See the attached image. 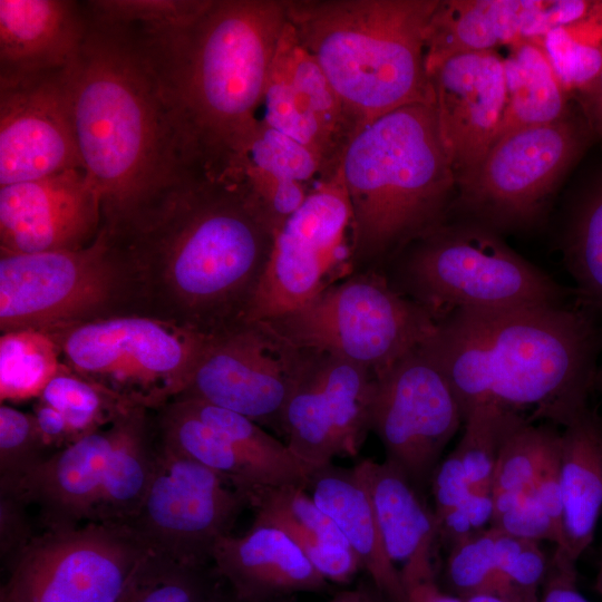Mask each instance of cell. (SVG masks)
Returning a JSON list of instances; mask_svg holds the SVG:
<instances>
[{
  "instance_id": "cell-13",
  "label": "cell",
  "mask_w": 602,
  "mask_h": 602,
  "mask_svg": "<svg viewBox=\"0 0 602 602\" xmlns=\"http://www.w3.org/2000/svg\"><path fill=\"white\" fill-rule=\"evenodd\" d=\"M352 259V211L339 167L275 231L246 322L271 321L301 308L334 284Z\"/></svg>"
},
{
  "instance_id": "cell-6",
  "label": "cell",
  "mask_w": 602,
  "mask_h": 602,
  "mask_svg": "<svg viewBox=\"0 0 602 602\" xmlns=\"http://www.w3.org/2000/svg\"><path fill=\"white\" fill-rule=\"evenodd\" d=\"M340 171L352 211V250L381 260L446 222L456 181L433 104L416 103L362 127Z\"/></svg>"
},
{
  "instance_id": "cell-37",
  "label": "cell",
  "mask_w": 602,
  "mask_h": 602,
  "mask_svg": "<svg viewBox=\"0 0 602 602\" xmlns=\"http://www.w3.org/2000/svg\"><path fill=\"white\" fill-rule=\"evenodd\" d=\"M559 436L560 431L555 428L534 425L527 419L515 426L507 435L501 447L494 473L493 520L516 506L532 489Z\"/></svg>"
},
{
  "instance_id": "cell-31",
  "label": "cell",
  "mask_w": 602,
  "mask_h": 602,
  "mask_svg": "<svg viewBox=\"0 0 602 602\" xmlns=\"http://www.w3.org/2000/svg\"><path fill=\"white\" fill-rule=\"evenodd\" d=\"M146 409L133 407L111 423L114 440L90 522L127 526L143 504L157 463V448L152 446L148 435Z\"/></svg>"
},
{
  "instance_id": "cell-36",
  "label": "cell",
  "mask_w": 602,
  "mask_h": 602,
  "mask_svg": "<svg viewBox=\"0 0 602 602\" xmlns=\"http://www.w3.org/2000/svg\"><path fill=\"white\" fill-rule=\"evenodd\" d=\"M225 585L213 565L183 564L148 551L120 602H222Z\"/></svg>"
},
{
  "instance_id": "cell-29",
  "label": "cell",
  "mask_w": 602,
  "mask_h": 602,
  "mask_svg": "<svg viewBox=\"0 0 602 602\" xmlns=\"http://www.w3.org/2000/svg\"><path fill=\"white\" fill-rule=\"evenodd\" d=\"M542 0H439L427 28V74L445 59L527 40Z\"/></svg>"
},
{
  "instance_id": "cell-5",
  "label": "cell",
  "mask_w": 602,
  "mask_h": 602,
  "mask_svg": "<svg viewBox=\"0 0 602 602\" xmlns=\"http://www.w3.org/2000/svg\"><path fill=\"white\" fill-rule=\"evenodd\" d=\"M288 21L356 132L400 107L434 105L426 39L439 0H284Z\"/></svg>"
},
{
  "instance_id": "cell-48",
  "label": "cell",
  "mask_w": 602,
  "mask_h": 602,
  "mask_svg": "<svg viewBox=\"0 0 602 602\" xmlns=\"http://www.w3.org/2000/svg\"><path fill=\"white\" fill-rule=\"evenodd\" d=\"M16 494L0 495V554L9 566L35 537L26 514V506Z\"/></svg>"
},
{
  "instance_id": "cell-58",
  "label": "cell",
  "mask_w": 602,
  "mask_h": 602,
  "mask_svg": "<svg viewBox=\"0 0 602 602\" xmlns=\"http://www.w3.org/2000/svg\"><path fill=\"white\" fill-rule=\"evenodd\" d=\"M601 389H602V375H601Z\"/></svg>"
},
{
  "instance_id": "cell-23",
  "label": "cell",
  "mask_w": 602,
  "mask_h": 602,
  "mask_svg": "<svg viewBox=\"0 0 602 602\" xmlns=\"http://www.w3.org/2000/svg\"><path fill=\"white\" fill-rule=\"evenodd\" d=\"M88 25L85 2L0 0V89L69 68Z\"/></svg>"
},
{
  "instance_id": "cell-57",
  "label": "cell",
  "mask_w": 602,
  "mask_h": 602,
  "mask_svg": "<svg viewBox=\"0 0 602 602\" xmlns=\"http://www.w3.org/2000/svg\"><path fill=\"white\" fill-rule=\"evenodd\" d=\"M592 129L595 134L602 136V118L595 125H593Z\"/></svg>"
},
{
  "instance_id": "cell-9",
  "label": "cell",
  "mask_w": 602,
  "mask_h": 602,
  "mask_svg": "<svg viewBox=\"0 0 602 602\" xmlns=\"http://www.w3.org/2000/svg\"><path fill=\"white\" fill-rule=\"evenodd\" d=\"M51 337L69 369L134 406L148 408L187 389L214 336L130 313L86 322Z\"/></svg>"
},
{
  "instance_id": "cell-12",
  "label": "cell",
  "mask_w": 602,
  "mask_h": 602,
  "mask_svg": "<svg viewBox=\"0 0 602 602\" xmlns=\"http://www.w3.org/2000/svg\"><path fill=\"white\" fill-rule=\"evenodd\" d=\"M148 550L126 526L89 522L35 536L8 566L7 602H120Z\"/></svg>"
},
{
  "instance_id": "cell-2",
  "label": "cell",
  "mask_w": 602,
  "mask_h": 602,
  "mask_svg": "<svg viewBox=\"0 0 602 602\" xmlns=\"http://www.w3.org/2000/svg\"><path fill=\"white\" fill-rule=\"evenodd\" d=\"M88 19L66 76L80 159L100 194L103 226L114 233L200 173L140 37L128 27Z\"/></svg>"
},
{
  "instance_id": "cell-32",
  "label": "cell",
  "mask_w": 602,
  "mask_h": 602,
  "mask_svg": "<svg viewBox=\"0 0 602 602\" xmlns=\"http://www.w3.org/2000/svg\"><path fill=\"white\" fill-rule=\"evenodd\" d=\"M503 64L506 107L496 140L509 132L554 123L570 114L567 93L537 42L512 45Z\"/></svg>"
},
{
  "instance_id": "cell-43",
  "label": "cell",
  "mask_w": 602,
  "mask_h": 602,
  "mask_svg": "<svg viewBox=\"0 0 602 602\" xmlns=\"http://www.w3.org/2000/svg\"><path fill=\"white\" fill-rule=\"evenodd\" d=\"M445 574L450 593L460 598L483 592L499 593L501 577L495 556L494 527L452 545Z\"/></svg>"
},
{
  "instance_id": "cell-15",
  "label": "cell",
  "mask_w": 602,
  "mask_h": 602,
  "mask_svg": "<svg viewBox=\"0 0 602 602\" xmlns=\"http://www.w3.org/2000/svg\"><path fill=\"white\" fill-rule=\"evenodd\" d=\"M462 424L454 390L423 346L375 375L370 430L421 494Z\"/></svg>"
},
{
  "instance_id": "cell-11",
  "label": "cell",
  "mask_w": 602,
  "mask_h": 602,
  "mask_svg": "<svg viewBox=\"0 0 602 602\" xmlns=\"http://www.w3.org/2000/svg\"><path fill=\"white\" fill-rule=\"evenodd\" d=\"M593 134L584 116L579 119L570 114L505 134L475 173L456 187L452 207L465 214L464 221L496 233L533 223Z\"/></svg>"
},
{
  "instance_id": "cell-24",
  "label": "cell",
  "mask_w": 602,
  "mask_h": 602,
  "mask_svg": "<svg viewBox=\"0 0 602 602\" xmlns=\"http://www.w3.org/2000/svg\"><path fill=\"white\" fill-rule=\"evenodd\" d=\"M113 440V425L76 439L31 468L10 493L38 505L47 530L90 522Z\"/></svg>"
},
{
  "instance_id": "cell-3",
  "label": "cell",
  "mask_w": 602,
  "mask_h": 602,
  "mask_svg": "<svg viewBox=\"0 0 602 602\" xmlns=\"http://www.w3.org/2000/svg\"><path fill=\"white\" fill-rule=\"evenodd\" d=\"M423 347L463 419L491 405L564 426L588 407L598 331L586 309L564 304L462 309L437 321Z\"/></svg>"
},
{
  "instance_id": "cell-26",
  "label": "cell",
  "mask_w": 602,
  "mask_h": 602,
  "mask_svg": "<svg viewBox=\"0 0 602 602\" xmlns=\"http://www.w3.org/2000/svg\"><path fill=\"white\" fill-rule=\"evenodd\" d=\"M369 495L375 517L394 563L400 573L434 575L433 552L438 542L437 521L423 494L394 463L370 458L353 466Z\"/></svg>"
},
{
  "instance_id": "cell-34",
  "label": "cell",
  "mask_w": 602,
  "mask_h": 602,
  "mask_svg": "<svg viewBox=\"0 0 602 602\" xmlns=\"http://www.w3.org/2000/svg\"><path fill=\"white\" fill-rule=\"evenodd\" d=\"M182 398V397H179ZM185 399L195 414L217 430L259 473L265 487L299 485L308 487L313 467L301 460L285 444L259 424L237 412Z\"/></svg>"
},
{
  "instance_id": "cell-4",
  "label": "cell",
  "mask_w": 602,
  "mask_h": 602,
  "mask_svg": "<svg viewBox=\"0 0 602 602\" xmlns=\"http://www.w3.org/2000/svg\"><path fill=\"white\" fill-rule=\"evenodd\" d=\"M284 0H211L190 25L136 31L176 110L195 169L223 179L260 124Z\"/></svg>"
},
{
  "instance_id": "cell-22",
  "label": "cell",
  "mask_w": 602,
  "mask_h": 602,
  "mask_svg": "<svg viewBox=\"0 0 602 602\" xmlns=\"http://www.w3.org/2000/svg\"><path fill=\"white\" fill-rule=\"evenodd\" d=\"M212 565L242 602H285L295 593L331 588L283 530L256 518L245 534L217 540Z\"/></svg>"
},
{
  "instance_id": "cell-28",
  "label": "cell",
  "mask_w": 602,
  "mask_h": 602,
  "mask_svg": "<svg viewBox=\"0 0 602 602\" xmlns=\"http://www.w3.org/2000/svg\"><path fill=\"white\" fill-rule=\"evenodd\" d=\"M563 538L554 552L576 563L591 545L602 509V423L589 406L560 433Z\"/></svg>"
},
{
  "instance_id": "cell-54",
  "label": "cell",
  "mask_w": 602,
  "mask_h": 602,
  "mask_svg": "<svg viewBox=\"0 0 602 602\" xmlns=\"http://www.w3.org/2000/svg\"><path fill=\"white\" fill-rule=\"evenodd\" d=\"M463 599L465 602H517L511 598L491 592L475 593Z\"/></svg>"
},
{
  "instance_id": "cell-46",
  "label": "cell",
  "mask_w": 602,
  "mask_h": 602,
  "mask_svg": "<svg viewBox=\"0 0 602 602\" xmlns=\"http://www.w3.org/2000/svg\"><path fill=\"white\" fill-rule=\"evenodd\" d=\"M491 526L530 541H550L555 547L563 538L562 524L541 503L533 487L516 506L495 517Z\"/></svg>"
},
{
  "instance_id": "cell-30",
  "label": "cell",
  "mask_w": 602,
  "mask_h": 602,
  "mask_svg": "<svg viewBox=\"0 0 602 602\" xmlns=\"http://www.w3.org/2000/svg\"><path fill=\"white\" fill-rule=\"evenodd\" d=\"M249 501L254 518L283 530L329 582L348 583L362 570L334 522L305 487H262L253 492Z\"/></svg>"
},
{
  "instance_id": "cell-1",
  "label": "cell",
  "mask_w": 602,
  "mask_h": 602,
  "mask_svg": "<svg viewBox=\"0 0 602 602\" xmlns=\"http://www.w3.org/2000/svg\"><path fill=\"white\" fill-rule=\"evenodd\" d=\"M111 234L145 314L217 336L246 322L274 230L236 184L192 174Z\"/></svg>"
},
{
  "instance_id": "cell-19",
  "label": "cell",
  "mask_w": 602,
  "mask_h": 602,
  "mask_svg": "<svg viewBox=\"0 0 602 602\" xmlns=\"http://www.w3.org/2000/svg\"><path fill=\"white\" fill-rule=\"evenodd\" d=\"M66 70L0 89V187L84 168Z\"/></svg>"
},
{
  "instance_id": "cell-21",
  "label": "cell",
  "mask_w": 602,
  "mask_h": 602,
  "mask_svg": "<svg viewBox=\"0 0 602 602\" xmlns=\"http://www.w3.org/2000/svg\"><path fill=\"white\" fill-rule=\"evenodd\" d=\"M428 77L440 142L457 187L496 140L506 107L503 58L495 50L456 55L436 65Z\"/></svg>"
},
{
  "instance_id": "cell-40",
  "label": "cell",
  "mask_w": 602,
  "mask_h": 602,
  "mask_svg": "<svg viewBox=\"0 0 602 602\" xmlns=\"http://www.w3.org/2000/svg\"><path fill=\"white\" fill-rule=\"evenodd\" d=\"M39 398L64 415L75 440L100 429L106 423H114L122 414L136 407L79 376L65 363Z\"/></svg>"
},
{
  "instance_id": "cell-14",
  "label": "cell",
  "mask_w": 602,
  "mask_h": 602,
  "mask_svg": "<svg viewBox=\"0 0 602 602\" xmlns=\"http://www.w3.org/2000/svg\"><path fill=\"white\" fill-rule=\"evenodd\" d=\"M247 496L205 466L157 447L155 473L143 504L126 526L152 553L205 565L219 538L231 534Z\"/></svg>"
},
{
  "instance_id": "cell-39",
  "label": "cell",
  "mask_w": 602,
  "mask_h": 602,
  "mask_svg": "<svg viewBox=\"0 0 602 602\" xmlns=\"http://www.w3.org/2000/svg\"><path fill=\"white\" fill-rule=\"evenodd\" d=\"M535 42L567 94L584 89L602 71V1L583 19L557 27Z\"/></svg>"
},
{
  "instance_id": "cell-55",
  "label": "cell",
  "mask_w": 602,
  "mask_h": 602,
  "mask_svg": "<svg viewBox=\"0 0 602 602\" xmlns=\"http://www.w3.org/2000/svg\"><path fill=\"white\" fill-rule=\"evenodd\" d=\"M594 589L599 593V595L602 598V559H601V564H600L599 572L595 579Z\"/></svg>"
},
{
  "instance_id": "cell-10",
  "label": "cell",
  "mask_w": 602,
  "mask_h": 602,
  "mask_svg": "<svg viewBox=\"0 0 602 602\" xmlns=\"http://www.w3.org/2000/svg\"><path fill=\"white\" fill-rule=\"evenodd\" d=\"M299 348L363 366L375 375L423 346L435 319L386 278L359 274L268 321Z\"/></svg>"
},
{
  "instance_id": "cell-33",
  "label": "cell",
  "mask_w": 602,
  "mask_h": 602,
  "mask_svg": "<svg viewBox=\"0 0 602 602\" xmlns=\"http://www.w3.org/2000/svg\"><path fill=\"white\" fill-rule=\"evenodd\" d=\"M161 436V445L213 470L247 498L265 487L259 473L185 399L175 398L165 406Z\"/></svg>"
},
{
  "instance_id": "cell-59",
  "label": "cell",
  "mask_w": 602,
  "mask_h": 602,
  "mask_svg": "<svg viewBox=\"0 0 602 602\" xmlns=\"http://www.w3.org/2000/svg\"><path fill=\"white\" fill-rule=\"evenodd\" d=\"M0 602H7V601H4V600L0 599Z\"/></svg>"
},
{
  "instance_id": "cell-7",
  "label": "cell",
  "mask_w": 602,
  "mask_h": 602,
  "mask_svg": "<svg viewBox=\"0 0 602 602\" xmlns=\"http://www.w3.org/2000/svg\"><path fill=\"white\" fill-rule=\"evenodd\" d=\"M391 284L439 321L456 310L562 305L564 289L468 221L443 223L395 255Z\"/></svg>"
},
{
  "instance_id": "cell-51",
  "label": "cell",
  "mask_w": 602,
  "mask_h": 602,
  "mask_svg": "<svg viewBox=\"0 0 602 602\" xmlns=\"http://www.w3.org/2000/svg\"><path fill=\"white\" fill-rule=\"evenodd\" d=\"M38 436L45 448L62 446L75 441L64 415L56 408L39 400L32 414Z\"/></svg>"
},
{
  "instance_id": "cell-8",
  "label": "cell",
  "mask_w": 602,
  "mask_h": 602,
  "mask_svg": "<svg viewBox=\"0 0 602 602\" xmlns=\"http://www.w3.org/2000/svg\"><path fill=\"white\" fill-rule=\"evenodd\" d=\"M133 309L144 313L136 276L105 226L91 244L76 251L1 252V333L33 329L55 336L86 322L137 313Z\"/></svg>"
},
{
  "instance_id": "cell-56",
  "label": "cell",
  "mask_w": 602,
  "mask_h": 602,
  "mask_svg": "<svg viewBox=\"0 0 602 602\" xmlns=\"http://www.w3.org/2000/svg\"><path fill=\"white\" fill-rule=\"evenodd\" d=\"M222 602H242L240 600H237L233 594L232 592L230 591L229 589V592L227 594L225 595V598L222 600ZM287 602V601H285Z\"/></svg>"
},
{
  "instance_id": "cell-18",
  "label": "cell",
  "mask_w": 602,
  "mask_h": 602,
  "mask_svg": "<svg viewBox=\"0 0 602 602\" xmlns=\"http://www.w3.org/2000/svg\"><path fill=\"white\" fill-rule=\"evenodd\" d=\"M261 107L264 114L260 120L308 148L327 176L338 171L356 132L288 18L269 68Z\"/></svg>"
},
{
  "instance_id": "cell-16",
  "label": "cell",
  "mask_w": 602,
  "mask_h": 602,
  "mask_svg": "<svg viewBox=\"0 0 602 602\" xmlns=\"http://www.w3.org/2000/svg\"><path fill=\"white\" fill-rule=\"evenodd\" d=\"M308 356L268 321L244 322L212 338L179 397L237 412L281 434Z\"/></svg>"
},
{
  "instance_id": "cell-17",
  "label": "cell",
  "mask_w": 602,
  "mask_h": 602,
  "mask_svg": "<svg viewBox=\"0 0 602 602\" xmlns=\"http://www.w3.org/2000/svg\"><path fill=\"white\" fill-rule=\"evenodd\" d=\"M373 386L368 368L309 350L282 416L285 444L313 468L357 456L370 430Z\"/></svg>"
},
{
  "instance_id": "cell-25",
  "label": "cell",
  "mask_w": 602,
  "mask_h": 602,
  "mask_svg": "<svg viewBox=\"0 0 602 602\" xmlns=\"http://www.w3.org/2000/svg\"><path fill=\"white\" fill-rule=\"evenodd\" d=\"M326 175L318 158L262 120L224 181L240 186L275 231Z\"/></svg>"
},
{
  "instance_id": "cell-52",
  "label": "cell",
  "mask_w": 602,
  "mask_h": 602,
  "mask_svg": "<svg viewBox=\"0 0 602 602\" xmlns=\"http://www.w3.org/2000/svg\"><path fill=\"white\" fill-rule=\"evenodd\" d=\"M408 602H465L463 598L443 591L431 576H401Z\"/></svg>"
},
{
  "instance_id": "cell-50",
  "label": "cell",
  "mask_w": 602,
  "mask_h": 602,
  "mask_svg": "<svg viewBox=\"0 0 602 602\" xmlns=\"http://www.w3.org/2000/svg\"><path fill=\"white\" fill-rule=\"evenodd\" d=\"M576 563L553 553L538 602H590L577 588Z\"/></svg>"
},
{
  "instance_id": "cell-41",
  "label": "cell",
  "mask_w": 602,
  "mask_h": 602,
  "mask_svg": "<svg viewBox=\"0 0 602 602\" xmlns=\"http://www.w3.org/2000/svg\"><path fill=\"white\" fill-rule=\"evenodd\" d=\"M526 419L491 405L478 406L465 417L464 434L454 450L462 460L473 493H492L501 447L512 429Z\"/></svg>"
},
{
  "instance_id": "cell-49",
  "label": "cell",
  "mask_w": 602,
  "mask_h": 602,
  "mask_svg": "<svg viewBox=\"0 0 602 602\" xmlns=\"http://www.w3.org/2000/svg\"><path fill=\"white\" fill-rule=\"evenodd\" d=\"M430 489L436 517L456 507L472 495V485L455 450L436 467L430 479Z\"/></svg>"
},
{
  "instance_id": "cell-38",
  "label": "cell",
  "mask_w": 602,
  "mask_h": 602,
  "mask_svg": "<svg viewBox=\"0 0 602 602\" xmlns=\"http://www.w3.org/2000/svg\"><path fill=\"white\" fill-rule=\"evenodd\" d=\"M61 365L59 347L50 334L33 329L1 333V401L40 397Z\"/></svg>"
},
{
  "instance_id": "cell-45",
  "label": "cell",
  "mask_w": 602,
  "mask_h": 602,
  "mask_svg": "<svg viewBox=\"0 0 602 602\" xmlns=\"http://www.w3.org/2000/svg\"><path fill=\"white\" fill-rule=\"evenodd\" d=\"M32 415L8 405L0 407V488L12 491L45 458Z\"/></svg>"
},
{
  "instance_id": "cell-42",
  "label": "cell",
  "mask_w": 602,
  "mask_h": 602,
  "mask_svg": "<svg viewBox=\"0 0 602 602\" xmlns=\"http://www.w3.org/2000/svg\"><path fill=\"white\" fill-rule=\"evenodd\" d=\"M211 0H94L85 6L90 18L159 33L193 22Z\"/></svg>"
},
{
  "instance_id": "cell-53",
  "label": "cell",
  "mask_w": 602,
  "mask_h": 602,
  "mask_svg": "<svg viewBox=\"0 0 602 602\" xmlns=\"http://www.w3.org/2000/svg\"><path fill=\"white\" fill-rule=\"evenodd\" d=\"M575 95L582 114L592 128L602 118V71L588 87Z\"/></svg>"
},
{
  "instance_id": "cell-47",
  "label": "cell",
  "mask_w": 602,
  "mask_h": 602,
  "mask_svg": "<svg viewBox=\"0 0 602 602\" xmlns=\"http://www.w3.org/2000/svg\"><path fill=\"white\" fill-rule=\"evenodd\" d=\"M493 516V494L472 493L466 501L436 517L438 541L449 548L456 542L491 527Z\"/></svg>"
},
{
  "instance_id": "cell-35",
  "label": "cell",
  "mask_w": 602,
  "mask_h": 602,
  "mask_svg": "<svg viewBox=\"0 0 602 602\" xmlns=\"http://www.w3.org/2000/svg\"><path fill=\"white\" fill-rule=\"evenodd\" d=\"M561 247L586 310L602 314V173L575 196Z\"/></svg>"
},
{
  "instance_id": "cell-20",
  "label": "cell",
  "mask_w": 602,
  "mask_h": 602,
  "mask_svg": "<svg viewBox=\"0 0 602 602\" xmlns=\"http://www.w3.org/2000/svg\"><path fill=\"white\" fill-rule=\"evenodd\" d=\"M101 226L100 194L84 168L0 187V252L80 250Z\"/></svg>"
},
{
  "instance_id": "cell-27",
  "label": "cell",
  "mask_w": 602,
  "mask_h": 602,
  "mask_svg": "<svg viewBox=\"0 0 602 602\" xmlns=\"http://www.w3.org/2000/svg\"><path fill=\"white\" fill-rule=\"evenodd\" d=\"M307 491L334 522L386 602H408L400 570L389 557L368 492L353 467L314 468Z\"/></svg>"
},
{
  "instance_id": "cell-44",
  "label": "cell",
  "mask_w": 602,
  "mask_h": 602,
  "mask_svg": "<svg viewBox=\"0 0 602 602\" xmlns=\"http://www.w3.org/2000/svg\"><path fill=\"white\" fill-rule=\"evenodd\" d=\"M494 530L495 556L501 577V591L497 594L517 602H538L551 557L544 553L540 542Z\"/></svg>"
}]
</instances>
